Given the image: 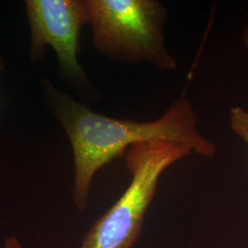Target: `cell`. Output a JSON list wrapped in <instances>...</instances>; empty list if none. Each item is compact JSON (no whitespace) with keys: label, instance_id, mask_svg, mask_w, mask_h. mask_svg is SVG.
Wrapping results in <instances>:
<instances>
[{"label":"cell","instance_id":"obj_6","mask_svg":"<svg viewBox=\"0 0 248 248\" xmlns=\"http://www.w3.org/2000/svg\"><path fill=\"white\" fill-rule=\"evenodd\" d=\"M3 248H22V246L15 235H11L5 239Z\"/></svg>","mask_w":248,"mask_h":248},{"label":"cell","instance_id":"obj_1","mask_svg":"<svg viewBox=\"0 0 248 248\" xmlns=\"http://www.w3.org/2000/svg\"><path fill=\"white\" fill-rule=\"evenodd\" d=\"M53 95L55 113L71 142L73 200L81 212L88 206L91 183L98 170L124 156L136 143L177 142L206 158L217 153L215 143L201 133L198 114L185 95L175 99L159 118L149 122L108 118L55 89Z\"/></svg>","mask_w":248,"mask_h":248},{"label":"cell","instance_id":"obj_5","mask_svg":"<svg viewBox=\"0 0 248 248\" xmlns=\"http://www.w3.org/2000/svg\"><path fill=\"white\" fill-rule=\"evenodd\" d=\"M229 125L232 133L248 144V110L239 106L230 108Z\"/></svg>","mask_w":248,"mask_h":248},{"label":"cell","instance_id":"obj_2","mask_svg":"<svg viewBox=\"0 0 248 248\" xmlns=\"http://www.w3.org/2000/svg\"><path fill=\"white\" fill-rule=\"evenodd\" d=\"M94 44L105 56L128 64L176 71L166 46L168 10L158 0H86Z\"/></svg>","mask_w":248,"mask_h":248},{"label":"cell","instance_id":"obj_4","mask_svg":"<svg viewBox=\"0 0 248 248\" xmlns=\"http://www.w3.org/2000/svg\"><path fill=\"white\" fill-rule=\"evenodd\" d=\"M26 6L32 54L38 55L46 45H51L64 76L80 84L87 83L78 59L81 29L89 22L86 0H30Z\"/></svg>","mask_w":248,"mask_h":248},{"label":"cell","instance_id":"obj_7","mask_svg":"<svg viewBox=\"0 0 248 248\" xmlns=\"http://www.w3.org/2000/svg\"><path fill=\"white\" fill-rule=\"evenodd\" d=\"M243 43L248 49V27H246L243 31Z\"/></svg>","mask_w":248,"mask_h":248},{"label":"cell","instance_id":"obj_3","mask_svg":"<svg viewBox=\"0 0 248 248\" xmlns=\"http://www.w3.org/2000/svg\"><path fill=\"white\" fill-rule=\"evenodd\" d=\"M192 153L177 142L151 141L132 145L124 157L131 181L124 194L101 215L78 248H133L155 196L161 175Z\"/></svg>","mask_w":248,"mask_h":248},{"label":"cell","instance_id":"obj_8","mask_svg":"<svg viewBox=\"0 0 248 248\" xmlns=\"http://www.w3.org/2000/svg\"><path fill=\"white\" fill-rule=\"evenodd\" d=\"M3 69V62L1 61V59H0V71Z\"/></svg>","mask_w":248,"mask_h":248}]
</instances>
